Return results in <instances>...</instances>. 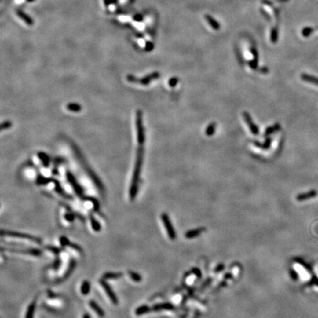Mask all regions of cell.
Returning a JSON list of instances; mask_svg holds the SVG:
<instances>
[{"mask_svg":"<svg viewBox=\"0 0 318 318\" xmlns=\"http://www.w3.org/2000/svg\"><path fill=\"white\" fill-rule=\"evenodd\" d=\"M137 129H138V140H139V146L138 147L137 154H136V160L135 168L133 174V178L131 181V185L129 192V196L131 200H133L137 195L139 190V176L141 173V169L142 166L143 155H144V128L143 126L142 114L141 111L138 112L137 114Z\"/></svg>","mask_w":318,"mask_h":318,"instance_id":"obj_1","label":"cell"},{"mask_svg":"<svg viewBox=\"0 0 318 318\" xmlns=\"http://www.w3.org/2000/svg\"><path fill=\"white\" fill-rule=\"evenodd\" d=\"M2 236H7L10 237H14V238H19V239H29L33 241L34 242L38 244H41V240L39 238L32 236V235L27 234V233H23L20 232H16V231H8L2 230L1 231Z\"/></svg>","mask_w":318,"mask_h":318,"instance_id":"obj_2","label":"cell"},{"mask_svg":"<svg viewBox=\"0 0 318 318\" xmlns=\"http://www.w3.org/2000/svg\"><path fill=\"white\" fill-rule=\"evenodd\" d=\"M161 220H162L163 224L164 225L165 228H166V233H167L170 239L172 240H174L176 238V233L171 221L170 220V217L166 213L162 214V215H161Z\"/></svg>","mask_w":318,"mask_h":318,"instance_id":"obj_3","label":"cell"},{"mask_svg":"<svg viewBox=\"0 0 318 318\" xmlns=\"http://www.w3.org/2000/svg\"><path fill=\"white\" fill-rule=\"evenodd\" d=\"M100 284L102 286V288H103V290H105L106 294H107L108 297L109 298V299L111 300V301L114 304L117 305L119 303L118 298L116 297L115 292L113 291L112 289H111V286L107 283L106 280L104 279V278L103 279L100 280Z\"/></svg>","mask_w":318,"mask_h":318,"instance_id":"obj_4","label":"cell"},{"mask_svg":"<svg viewBox=\"0 0 318 318\" xmlns=\"http://www.w3.org/2000/svg\"><path fill=\"white\" fill-rule=\"evenodd\" d=\"M242 115H243V118L244 119H245L246 124H247V126L249 127L250 132L252 133L253 135H256V136L259 133V129H258V126H257L256 124L254 123V122L253 121L252 117H251V116L250 115L249 113L247 112V111H245V112H243V114Z\"/></svg>","mask_w":318,"mask_h":318,"instance_id":"obj_5","label":"cell"},{"mask_svg":"<svg viewBox=\"0 0 318 318\" xmlns=\"http://www.w3.org/2000/svg\"><path fill=\"white\" fill-rule=\"evenodd\" d=\"M89 304L90 308L94 311L95 313L97 314L99 317H103L104 316H105V312H104V310L102 309L101 307H100V305H99L98 303L94 301V300H90L89 302Z\"/></svg>","mask_w":318,"mask_h":318,"instance_id":"obj_6","label":"cell"},{"mask_svg":"<svg viewBox=\"0 0 318 318\" xmlns=\"http://www.w3.org/2000/svg\"><path fill=\"white\" fill-rule=\"evenodd\" d=\"M11 252H16V253H24V254H28L31 255L33 256H39L41 255V251L39 249L37 248H30V249H27V250H13L10 249L9 250Z\"/></svg>","mask_w":318,"mask_h":318,"instance_id":"obj_7","label":"cell"},{"mask_svg":"<svg viewBox=\"0 0 318 318\" xmlns=\"http://www.w3.org/2000/svg\"><path fill=\"white\" fill-rule=\"evenodd\" d=\"M174 309V306L170 303H159V304L154 305L152 307V311L154 312H158V311L161 310H172Z\"/></svg>","mask_w":318,"mask_h":318,"instance_id":"obj_8","label":"cell"},{"mask_svg":"<svg viewBox=\"0 0 318 318\" xmlns=\"http://www.w3.org/2000/svg\"><path fill=\"white\" fill-rule=\"evenodd\" d=\"M301 78L303 81L307 82L308 83L312 84V85L318 87V78H315V77L307 75V74H303V75H301Z\"/></svg>","mask_w":318,"mask_h":318,"instance_id":"obj_9","label":"cell"},{"mask_svg":"<svg viewBox=\"0 0 318 318\" xmlns=\"http://www.w3.org/2000/svg\"><path fill=\"white\" fill-rule=\"evenodd\" d=\"M253 144H254L255 146L258 147V148L262 149V150H268L271 146V144H272V139H270V138H267L264 143H260L259 141H253Z\"/></svg>","mask_w":318,"mask_h":318,"instance_id":"obj_10","label":"cell"},{"mask_svg":"<svg viewBox=\"0 0 318 318\" xmlns=\"http://www.w3.org/2000/svg\"><path fill=\"white\" fill-rule=\"evenodd\" d=\"M205 231V228H197L192 230V231H188L186 233L185 236L187 239H193L196 238V237L199 236L200 235Z\"/></svg>","mask_w":318,"mask_h":318,"instance_id":"obj_11","label":"cell"},{"mask_svg":"<svg viewBox=\"0 0 318 318\" xmlns=\"http://www.w3.org/2000/svg\"><path fill=\"white\" fill-rule=\"evenodd\" d=\"M151 311H152V308H150V306H147V305H142V306H139L136 309L135 314H136L137 316L143 315V314L149 313Z\"/></svg>","mask_w":318,"mask_h":318,"instance_id":"obj_12","label":"cell"},{"mask_svg":"<svg viewBox=\"0 0 318 318\" xmlns=\"http://www.w3.org/2000/svg\"><path fill=\"white\" fill-rule=\"evenodd\" d=\"M316 195H317V193H316L315 191H310L307 192V193L300 194V195H298L297 197H296V199H297L298 201H303L315 197Z\"/></svg>","mask_w":318,"mask_h":318,"instance_id":"obj_13","label":"cell"},{"mask_svg":"<svg viewBox=\"0 0 318 318\" xmlns=\"http://www.w3.org/2000/svg\"><path fill=\"white\" fill-rule=\"evenodd\" d=\"M35 308H36V301H34L28 306L26 314H25V318H33Z\"/></svg>","mask_w":318,"mask_h":318,"instance_id":"obj_14","label":"cell"},{"mask_svg":"<svg viewBox=\"0 0 318 318\" xmlns=\"http://www.w3.org/2000/svg\"><path fill=\"white\" fill-rule=\"evenodd\" d=\"M122 272H108L103 275V278L105 280L111 279H118L122 277Z\"/></svg>","mask_w":318,"mask_h":318,"instance_id":"obj_15","label":"cell"},{"mask_svg":"<svg viewBox=\"0 0 318 318\" xmlns=\"http://www.w3.org/2000/svg\"><path fill=\"white\" fill-rule=\"evenodd\" d=\"M280 129H281V125H280V124L279 123H276L274 125H272V126H270V127H267V128L266 129V130H265V136H270V135L273 134L274 133H276V132H277V131L280 130Z\"/></svg>","mask_w":318,"mask_h":318,"instance_id":"obj_16","label":"cell"},{"mask_svg":"<svg viewBox=\"0 0 318 318\" xmlns=\"http://www.w3.org/2000/svg\"><path fill=\"white\" fill-rule=\"evenodd\" d=\"M91 290V283L89 281H84L80 287V292L83 295H87Z\"/></svg>","mask_w":318,"mask_h":318,"instance_id":"obj_17","label":"cell"},{"mask_svg":"<svg viewBox=\"0 0 318 318\" xmlns=\"http://www.w3.org/2000/svg\"><path fill=\"white\" fill-rule=\"evenodd\" d=\"M90 222H91V228H92V229L94 230V231H96V232H100V231H101V225H100V222H99L94 217H90Z\"/></svg>","mask_w":318,"mask_h":318,"instance_id":"obj_18","label":"cell"},{"mask_svg":"<svg viewBox=\"0 0 318 318\" xmlns=\"http://www.w3.org/2000/svg\"><path fill=\"white\" fill-rule=\"evenodd\" d=\"M216 127H217V124L216 122H211L208 125L207 127L206 128V131H205V133L207 136H211L214 134L215 131H216Z\"/></svg>","mask_w":318,"mask_h":318,"instance_id":"obj_19","label":"cell"},{"mask_svg":"<svg viewBox=\"0 0 318 318\" xmlns=\"http://www.w3.org/2000/svg\"><path fill=\"white\" fill-rule=\"evenodd\" d=\"M75 265H76V262H75V260H71L69 262V267H68V268H67V270H66L65 274H64V277H63V280L67 278L70 276V275H71V272H72L73 269H75Z\"/></svg>","mask_w":318,"mask_h":318,"instance_id":"obj_20","label":"cell"},{"mask_svg":"<svg viewBox=\"0 0 318 318\" xmlns=\"http://www.w3.org/2000/svg\"><path fill=\"white\" fill-rule=\"evenodd\" d=\"M128 275L131 279L135 282H140L142 280V278L138 272H133V271H128Z\"/></svg>","mask_w":318,"mask_h":318,"instance_id":"obj_21","label":"cell"},{"mask_svg":"<svg viewBox=\"0 0 318 318\" xmlns=\"http://www.w3.org/2000/svg\"><path fill=\"white\" fill-rule=\"evenodd\" d=\"M132 24L133 26L136 29H137L138 30H143L145 28V24L142 22V21L134 20L132 21Z\"/></svg>","mask_w":318,"mask_h":318,"instance_id":"obj_22","label":"cell"},{"mask_svg":"<svg viewBox=\"0 0 318 318\" xmlns=\"http://www.w3.org/2000/svg\"><path fill=\"white\" fill-rule=\"evenodd\" d=\"M117 19L122 23H127V22H130V21H131V20H132V18H131L130 16L124 15V14H122V15L119 16L117 17Z\"/></svg>","mask_w":318,"mask_h":318,"instance_id":"obj_23","label":"cell"},{"mask_svg":"<svg viewBox=\"0 0 318 318\" xmlns=\"http://www.w3.org/2000/svg\"><path fill=\"white\" fill-rule=\"evenodd\" d=\"M71 243V242L66 236H63L60 237V244L62 247H67V246H69Z\"/></svg>","mask_w":318,"mask_h":318,"instance_id":"obj_24","label":"cell"},{"mask_svg":"<svg viewBox=\"0 0 318 318\" xmlns=\"http://www.w3.org/2000/svg\"><path fill=\"white\" fill-rule=\"evenodd\" d=\"M46 248L48 249L49 251H51V252H53V253H55V254H57V255L59 254V253H60V251H61V250H60V248H58V247H53V246H46Z\"/></svg>","mask_w":318,"mask_h":318,"instance_id":"obj_25","label":"cell"},{"mask_svg":"<svg viewBox=\"0 0 318 318\" xmlns=\"http://www.w3.org/2000/svg\"><path fill=\"white\" fill-rule=\"evenodd\" d=\"M178 82L179 79L176 78V77H174V78L170 79V80H169V85L171 86V87H175V86H177V84L178 83Z\"/></svg>","mask_w":318,"mask_h":318,"instance_id":"obj_26","label":"cell"},{"mask_svg":"<svg viewBox=\"0 0 318 318\" xmlns=\"http://www.w3.org/2000/svg\"><path fill=\"white\" fill-rule=\"evenodd\" d=\"M64 219H65L66 220H67L68 222H73L75 219V214L72 213H66L65 214V215H64Z\"/></svg>","mask_w":318,"mask_h":318,"instance_id":"obj_27","label":"cell"},{"mask_svg":"<svg viewBox=\"0 0 318 318\" xmlns=\"http://www.w3.org/2000/svg\"><path fill=\"white\" fill-rule=\"evenodd\" d=\"M19 16H21V17H22V18H21V19H24V21H25V22H26V23H27V24H32V21H31V20H30V18H29V17H27V16H25V14H23V13H19Z\"/></svg>","mask_w":318,"mask_h":318,"instance_id":"obj_28","label":"cell"},{"mask_svg":"<svg viewBox=\"0 0 318 318\" xmlns=\"http://www.w3.org/2000/svg\"><path fill=\"white\" fill-rule=\"evenodd\" d=\"M108 10H110L111 12H114L115 11V10H116V4H114V2H111L108 5Z\"/></svg>","mask_w":318,"mask_h":318,"instance_id":"obj_29","label":"cell"},{"mask_svg":"<svg viewBox=\"0 0 318 318\" xmlns=\"http://www.w3.org/2000/svg\"><path fill=\"white\" fill-rule=\"evenodd\" d=\"M60 260L58 259V258H57V259L55 260V261L53 263V268L55 269H58L59 267H60Z\"/></svg>","mask_w":318,"mask_h":318,"instance_id":"obj_30","label":"cell"},{"mask_svg":"<svg viewBox=\"0 0 318 318\" xmlns=\"http://www.w3.org/2000/svg\"><path fill=\"white\" fill-rule=\"evenodd\" d=\"M259 71L263 74H267L269 72V69H267V67H263V68H261V69H260Z\"/></svg>","mask_w":318,"mask_h":318,"instance_id":"obj_31","label":"cell"},{"mask_svg":"<svg viewBox=\"0 0 318 318\" xmlns=\"http://www.w3.org/2000/svg\"><path fill=\"white\" fill-rule=\"evenodd\" d=\"M13 1L16 5H22V4H24L27 0H13Z\"/></svg>","mask_w":318,"mask_h":318,"instance_id":"obj_32","label":"cell"},{"mask_svg":"<svg viewBox=\"0 0 318 318\" xmlns=\"http://www.w3.org/2000/svg\"><path fill=\"white\" fill-rule=\"evenodd\" d=\"M82 318H91V316H90L89 314L85 313L83 314V316H82Z\"/></svg>","mask_w":318,"mask_h":318,"instance_id":"obj_33","label":"cell"}]
</instances>
